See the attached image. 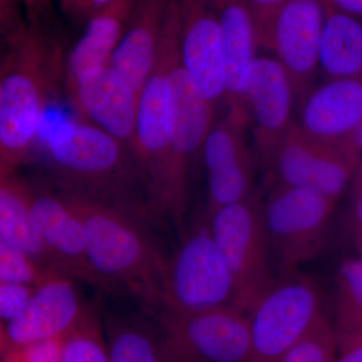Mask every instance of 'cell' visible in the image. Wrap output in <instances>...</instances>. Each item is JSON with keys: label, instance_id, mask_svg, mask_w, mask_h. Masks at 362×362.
Here are the masks:
<instances>
[{"label": "cell", "instance_id": "3957f363", "mask_svg": "<svg viewBox=\"0 0 362 362\" xmlns=\"http://www.w3.org/2000/svg\"><path fill=\"white\" fill-rule=\"evenodd\" d=\"M84 226L88 257L111 292L125 290L149 309H160L168 259L144 221L102 202L62 194Z\"/></svg>", "mask_w": 362, "mask_h": 362}, {"label": "cell", "instance_id": "ac0fdd59", "mask_svg": "<svg viewBox=\"0 0 362 362\" xmlns=\"http://www.w3.org/2000/svg\"><path fill=\"white\" fill-rule=\"evenodd\" d=\"M180 18L183 66L207 100L226 99L223 44L213 0H176Z\"/></svg>", "mask_w": 362, "mask_h": 362}, {"label": "cell", "instance_id": "74e56055", "mask_svg": "<svg viewBox=\"0 0 362 362\" xmlns=\"http://www.w3.org/2000/svg\"><path fill=\"white\" fill-rule=\"evenodd\" d=\"M335 362H362V341L340 349Z\"/></svg>", "mask_w": 362, "mask_h": 362}, {"label": "cell", "instance_id": "d4e9b609", "mask_svg": "<svg viewBox=\"0 0 362 362\" xmlns=\"http://www.w3.org/2000/svg\"><path fill=\"white\" fill-rule=\"evenodd\" d=\"M110 362H163L158 326L138 314L105 315Z\"/></svg>", "mask_w": 362, "mask_h": 362}, {"label": "cell", "instance_id": "cb8c5ba5", "mask_svg": "<svg viewBox=\"0 0 362 362\" xmlns=\"http://www.w3.org/2000/svg\"><path fill=\"white\" fill-rule=\"evenodd\" d=\"M33 188L16 173L0 178V240L52 268L32 221Z\"/></svg>", "mask_w": 362, "mask_h": 362}, {"label": "cell", "instance_id": "52a82bcc", "mask_svg": "<svg viewBox=\"0 0 362 362\" xmlns=\"http://www.w3.org/2000/svg\"><path fill=\"white\" fill-rule=\"evenodd\" d=\"M337 199L311 188L276 185L262 202L271 256L281 274L296 271L323 249Z\"/></svg>", "mask_w": 362, "mask_h": 362}, {"label": "cell", "instance_id": "ffe728a7", "mask_svg": "<svg viewBox=\"0 0 362 362\" xmlns=\"http://www.w3.org/2000/svg\"><path fill=\"white\" fill-rule=\"evenodd\" d=\"M169 4L170 0H136L122 40L109 62L138 96L156 64Z\"/></svg>", "mask_w": 362, "mask_h": 362}, {"label": "cell", "instance_id": "4dcf8cb0", "mask_svg": "<svg viewBox=\"0 0 362 362\" xmlns=\"http://www.w3.org/2000/svg\"><path fill=\"white\" fill-rule=\"evenodd\" d=\"M35 287L21 283L0 282V318L1 324L9 322L25 310Z\"/></svg>", "mask_w": 362, "mask_h": 362}, {"label": "cell", "instance_id": "5b68a950", "mask_svg": "<svg viewBox=\"0 0 362 362\" xmlns=\"http://www.w3.org/2000/svg\"><path fill=\"white\" fill-rule=\"evenodd\" d=\"M228 306L240 308L237 287L206 216L187 228L168 259L160 309L187 314Z\"/></svg>", "mask_w": 362, "mask_h": 362}, {"label": "cell", "instance_id": "8fae6325", "mask_svg": "<svg viewBox=\"0 0 362 362\" xmlns=\"http://www.w3.org/2000/svg\"><path fill=\"white\" fill-rule=\"evenodd\" d=\"M359 162L361 156L350 138L324 141L293 122L267 171L276 185L311 188L338 199Z\"/></svg>", "mask_w": 362, "mask_h": 362}, {"label": "cell", "instance_id": "9a60e30c", "mask_svg": "<svg viewBox=\"0 0 362 362\" xmlns=\"http://www.w3.org/2000/svg\"><path fill=\"white\" fill-rule=\"evenodd\" d=\"M294 98L291 80L277 59L257 57L247 76L243 104L259 161L267 170L294 122Z\"/></svg>", "mask_w": 362, "mask_h": 362}, {"label": "cell", "instance_id": "836d02e7", "mask_svg": "<svg viewBox=\"0 0 362 362\" xmlns=\"http://www.w3.org/2000/svg\"><path fill=\"white\" fill-rule=\"evenodd\" d=\"M286 0H246L256 26L257 40L264 37L271 21Z\"/></svg>", "mask_w": 362, "mask_h": 362}, {"label": "cell", "instance_id": "d590c367", "mask_svg": "<svg viewBox=\"0 0 362 362\" xmlns=\"http://www.w3.org/2000/svg\"><path fill=\"white\" fill-rule=\"evenodd\" d=\"M352 195H354V230L356 237H362V162H359L354 178H352Z\"/></svg>", "mask_w": 362, "mask_h": 362}, {"label": "cell", "instance_id": "8d00e7d4", "mask_svg": "<svg viewBox=\"0 0 362 362\" xmlns=\"http://www.w3.org/2000/svg\"><path fill=\"white\" fill-rule=\"evenodd\" d=\"M326 6L349 14L354 18H362V0H324Z\"/></svg>", "mask_w": 362, "mask_h": 362}, {"label": "cell", "instance_id": "4316f807", "mask_svg": "<svg viewBox=\"0 0 362 362\" xmlns=\"http://www.w3.org/2000/svg\"><path fill=\"white\" fill-rule=\"evenodd\" d=\"M59 362H110L99 308L87 305L84 313L63 338Z\"/></svg>", "mask_w": 362, "mask_h": 362}, {"label": "cell", "instance_id": "83f0119b", "mask_svg": "<svg viewBox=\"0 0 362 362\" xmlns=\"http://www.w3.org/2000/svg\"><path fill=\"white\" fill-rule=\"evenodd\" d=\"M338 352L334 326L322 314L279 362H335Z\"/></svg>", "mask_w": 362, "mask_h": 362}, {"label": "cell", "instance_id": "9c48e42d", "mask_svg": "<svg viewBox=\"0 0 362 362\" xmlns=\"http://www.w3.org/2000/svg\"><path fill=\"white\" fill-rule=\"evenodd\" d=\"M318 287L299 270L281 274L247 312L249 362H279L322 315Z\"/></svg>", "mask_w": 362, "mask_h": 362}, {"label": "cell", "instance_id": "f35d334b", "mask_svg": "<svg viewBox=\"0 0 362 362\" xmlns=\"http://www.w3.org/2000/svg\"><path fill=\"white\" fill-rule=\"evenodd\" d=\"M350 139L354 143V146L356 147L359 156H361V162H362V123L358 127L354 130V132L350 135Z\"/></svg>", "mask_w": 362, "mask_h": 362}, {"label": "cell", "instance_id": "2e32d148", "mask_svg": "<svg viewBox=\"0 0 362 362\" xmlns=\"http://www.w3.org/2000/svg\"><path fill=\"white\" fill-rule=\"evenodd\" d=\"M32 221L52 268L112 293L90 265L82 221L59 192L33 188Z\"/></svg>", "mask_w": 362, "mask_h": 362}, {"label": "cell", "instance_id": "7402d4cb", "mask_svg": "<svg viewBox=\"0 0 362 362\" xmlns=\"http://www.w3.org/2000/svg\"><path fill=\"white\" fill-rule=\"evenodd\" d=\"M136 0H112L85 26V32L71 49L65 66L69 96L76 81L87 69L108 66L122 40Z\"/></svg>", "mask_w": 362, "mask_h": 362}, {"label": "cell", "instance_id": "7a4b0ae2", "mask_svg": "<svg viewBox=\"0 0 362 362\" xmlns=\"http://www.w3.org/2000/svg\"><path fill=\"white\" fill-rule=\"evenodd\" d=\"M0 69V178L28 159L62 68L59 47L26 26L4 40Z\"/></svg>", "mask_w": 362, "mask_h": 362}, {"label": "cell", "instance_id": "277c9868", "mask_svg": "<svg viewBox=\"0 0 362 362\" xmlns=\"http://www.w3.org/2000/svg\"><path fill=\"white\" fill-rule=\"evenodd\" d=\"M180 49V18L177 1L170 0L162 28L156 64L138 98L133 156L156 220H165L169 187L168 77Z\"/></svg>", "mask_w": 362, "mask_h": 362}, {"label": "cell", "instance_id": "30bf717a", "mask_svg": "<svg viewBox=\"0 0 362 362\" xmlns=\"http://www.w3.org/2000/svg\"><path fill=\"white\" fill-rule=\"evenodd\" d=\"M157 326L163 362H249V315L239 307L161 311Z\"/></svg>", "mask_w": 362, "mask_h": 362}, {"label": "cell", "instance_id": "6da1fadb", "mask_svg": "<svg viewBox=\"0 0 362 362\" xmlns=\"http://www.w3.org/2000/svg\"><path fill=\"white\" fill-rule=\"evenodd\" d=\"M45 150L59 192L108 204L143 221H157L134 156L94 124L59 122L45 138Z\"/></svg>", "mask_w": 362, "mask_h": 362}, {"label": "cell", "instance_id": "ab89813d", "mask_svg": "<svg viewBox=\"0 0 362 362\" xmlns=\"http://www.w3.org/2000/svg\"><path fill=\"white\" fill-rule=\"evenodd\" d=\"M356 245L357 251H358L359 255L362 256V237H356Z\"/></svg>", "mask_w": 362, "mask_h": 362}, {"label": "cell", "instance_id": "d6a6232c", "mask_svg": "<svg viewBox=\"0 0 362 362\" xmlns=\"http://www.w3.org/2000/svg\"><path fill=\"white\" fill-rule=\"evenodd\" d=\"M21 6V0H0V33L2 39H9L28 26Z\"/></svg>", "mask_w": 362, "mask_h": 362}, {"label": "cell", "instance_id": "1f68e13d", "mask_svg": "<svg viewBox=\"0 0 362 362\" xmlns=\"http://www.w3.org/2000/svg\"><path fill=\"white\" fill-rule=\"evenodd\" d=\"M112 0H59L62 13L74 25H87Z\"/></svg>", "mask_w": 362, "mask_h": 362}, {"label": "cell", "instance_id": "5bb4252c", "mask_svg": "<svg viewBox=\"0 0 362 362\" xmlns=\"http://www.w3.org/2000/svg\"><path fill=\"white\" fill-rule=\"evenodd\" d=\"M87 305L73 278L47 268L35 286L25 310L13 320L1 324V354L30 343L65 337L80 320Z\"/></svg>", "mask_w": 362, "mask_h": 362}, {"label": "cell", "instance_id": "4fadbf2b", "mask_svg": "<svg viewBox=\"0 0 362 362\" xmlns=\"http://www.w3.org/2000/svg\"><path fill=\"white\" fill-rule=\"evenodd\" d=\"M247 115L243 105L228 106L204 144L209 197L206 214L256 194L252 187L254 161L247 145Z\"/></svg>", "mask_w": 362, "mask_h": 362}, {"label": "cell", "instance_id": "44dd1931", "mask_svg": "<svg viewBox=\"0 0 362 362\" xmlns=\"http://www.w3.org/2000/svg\"><path fill=\"white\" fill-rule=\"evenodd\" d=\"M223 44L228 106L243 104L247 76L258 45L256 26L246 0H213Z\"/></svg>", "mask_w": 362, "mask_h": 362}, {"label": "cell", "instance_id": "e0dca14e", "mask_svg": "<svg viewBox=\"0 0 362 362\" xmlns=\"http://www.w3.org/2000/svg\"><path fill=\"white\" fill-rule=\"evenodd\" d=\"M69 98L88 122L115 138L133 154L139 96L120 74L109 65L87 69L78 76Z\"/></svg>", "mask_w": 362, "mask_h": 362}, {"label": "cell", "instance_id": "e575fe53", "mask_svg": "<svg viewBox=\"0 0 362 362\" xmlns=\"http://www.w3.org/2000/svg\"><path fill=\"white\" fill-rule=\"evenodd\" d=\"M26 23L30 28L45 32L52 16V0H21Z\"/></svg>", "mask_w": 362, "mask_h": 362}, {"label": "cell", "instance_id": "603a6c76", "mask_svg": "<svg viewBox=\"0 0 362 362\" xmlns=\"http://www.w3.org/2000/svg\"><path fill=\"white\" fill-rule=\"evenodd\" d=\"M318 63L329 80L362 78V23L358 18L326 6Z\"/></svg>", "mask_w": 362, "mask_h": 362}, {"label": "cell", "instance_id": "f546056e", "mask_svg": "<svg viewBox=\"0 0 362 362\" xmlns=\"http://www.w3.org/2000/svg\"><path fill=\"white\" fill-rule=\"evenodd\" d=\"M64 337L30 343L9 350L1 354V362H59Z\"/></svg>", "mask_w": 362, "mask_h": 362}, {"label": "cell", "instance_id": "ba28073f", "mask_svg": "<svg viewBox=\"0 0 362 362\" xmlns=\"http://www.w3.org/2000/svg\"><path fill=\"white\" fill-rule=\"evenodd\" d=\"M206 216L214 243L235 280L240 308L247 313L276 281L261 199L254 194Z\"/></svg>", "mask_w": 362, "mask_h": 362}, {"label": "cell", "instance_id": "f1b7e54d", "mask_svg": "<svg viewBox=\"0 0 362 362\" xmlns=\"http://www.w3.org/2000/svg\"><path fill=\"white\" fill-rule=\"evenodd\" d=\"M45 268L28 252L0 240V282L33 286L44 277Z\"/></svg>", "mask_w": 362, "mask_h": 362}, {"label": "cell", "instance_id": "7c38bea8", "mask_svg": "<svg viewBox=\"0 0 362 362\" xmlns=\"http://www.w3.org/2000/svg\"><path fill=\"white\" fill-rule=\"evenodd\" d=\"M326 18L324 0H286L259 47L270 49L301 98L319 68V44Z\"/></svg>", "mask_w": 362, "mask_h": 362}, {"label": "cell", "instance_id": "d6986e66", "mask_svg": "<svg viewBox=\"0 0 362 362\" xmlns=\"http://www.w3.org/2000/svg\"><path fill=\"white\" fill-rule=\"evenodd\" d=\"M362 123V78H332L305 97L302 129L317 139L339 142Z\"/></svg>", "mask_w": 362, "mask_h": 362}, {"label": "cell", "instance_id": "484cf974", "mask_svg": "<svg viewBox=\"0 0 362 362\" xmlns=\"http://www.w3.org/2000/svg\"><path fill=\"white\" fill-rule=\"evenodd\" d=\"M338 349L362 341V256L344 259L337 273Z\"/></svg>", "mask_w": 362, "mask_h": 362}, {"label": "cell", "instance_id": "8992f818", "mask_svg": "<svg viewBox=\"0 0 362 362\" xmlns=\"http://www.w3.org/2000/svg\"><path fill=\"white\" fill-rule=\"evenodd\" d=\"M168 132L169 187L165 220L178 235L187 230L190 164L213 128L214 104L207 100L181 61L180 49L168 71Z\"/></svg>", "mask_w": 362, "mask_h": 362}]
</instances>
